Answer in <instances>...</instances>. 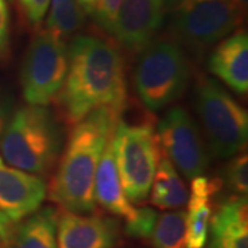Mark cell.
I'll use <instances>...</instances> for the list:
<instances>
[{
  "label": "cell",
  "mask_w": 248,
  "mask_h": 248,
  "mask_svg": "<svg viewBox=\"0 0 248 248\" xmlns=\"http://www.w3.org/2000/svg\"><path fill=\"white\" fill-rule=\"evenodd\" d=\"M117 115L110 108H98L73 124L66 149L47 189L50 200L63 211L89 214L95 210V171L115 131Z\"/></svg>",
  "instance_id": "7a4b0ae2"
},
{
  "label": "cell",
  "mask_w": 248,
  "mask_h": 248,
  "mask_svg": "<svg viewBox=\"0 0 248 248\" xmlns=\"http://www.w3.org/2000/svg\"><path fill=\"white\" fill-rule=\"evenodd\" d=\"M151 237L155 248H187L185 211L175 210L161 214Z\"/></svg>",
  "instance_id": "d6986e66"
},
{
  "label": "cell",
  "mask_w": 248,
  "mask_h": 248,
  "mask_svg": "<svg viewBox=\"0 0 248 248\" xmlns=\"http://www.w3.org/2000/svg\"><path fill=\"white\" fill-rule=\"evenodd\" d=\"M61 124L47 105H28L10 117L0 135L1 159L14 169L46 175L60 157Z\"/></svg>",
  "instance_id": "3957f363"
},
{
  "label": "cell",
  "mask_w": 248,
  "mask_h": 248,
  "mask_svg": "<svg viewBox=\"0 0 248 248\" xmlns=\"http://www.w3.org/2000/svg\"><path fill=\"white\" fill-rule=\"evenodd\" d=\"M208 248H248L247 196H232L222 202L210 222Z\"/></svg>",
  "instance_id": "5bb4252c"
},
{
  "label": "cell",
  "mask_w": 248,
  "mask_h": 248,
  "mask_svg": "<svg viewBox=\"0 0 248 248\" xmlns=\"http://www.w3.org/2000/svg\"><path fill=\"white\" fill-rule=\"evenodd\" d=\"M110 145L127 199L130 203H143L163 155L152 125L117 120Z\"/></svg>",
  "instance_id": "8992f818"
},
{
  "label": "cell",
  "mask_w": 248,
  "mask_h": 248,
  "mask_svg": "<svg viewBox=\"0 0 248 248\" xmlns=\"http://www.w3.org/2000/svg\"><path fill=\"white\" fill-rule=\"evenodd\" d=\"M119 234V223L112 218L68 211L58 215V248H113Z\"/></svg>",
  "instance_id": "7c38bea8"
},
{
  "label": "cell",
  "mask_w": 248,
  "mask_h": 248,
  "mask_svg": "<svg viewBox=\"0 0 248 248\" xmlns=\"http://www.w3.org/2000/svg\"><path fill=\"white\" fill-rule=\"evenodd\" d=\"M50 3L51 10L46 28L62 39L75 35L84 21V13L78 0H51Z\"/></svg>",
  "instance_id": "ffe728a7"
},
{
  "label": "cell",
  "mask_w": 248,
  "mask_h": 248,
  "mask_svg": "<svg viewBox=\"0 0 248 248\" xmlns=\"http://www.w3.org/2000/svg\"><path fill=\"white\" fill-rule=\"evenodd\" d=\"M190 79V65L184 50L169 40L151 42L142 50L134 83L142 104L161 110L182 97Z\"/></svg>",
  "instance_id": "277c9868"
},
{
  "label": "cell",
  "mask_w": 248,
  "mask_h": 248,
  "mask_svg": "<svg viewBox=\"0 0 248 248\" xmlns=\"http://www.w3.org/2000/svg\"><path fill=\"white\" fill-rule=\"evenodd\" d=\"M157 141L163 155L186 178L205 172L208 153L193 117L182 107L170 109L157 124Z\"/></svg>",
  "instance_id": "9c48e42d"
},
{
  "label": "cell",
  "mask_w": 248,
  "mask_h": 248,
  "mask_svg": "<svg viewBox=\"0 0 248 248\" xmlns=\"http://www.w3.org/2000/svg\"><path fill=\"white\" fill-rule=\"evenodd\" d=\"M236 156V155H234ZM225 182L234 195L248 193V159L247 155H239L231 160L225 172Z\"/></svg>",
  "instance_id": "7402d4cb"
},
{
  "label": "cell",
  "mask_w": 248,
  "mask_h": 248,
  "mask_svg": "<svg viewBox=\"0 0 248 248\" xmlns=\"http://www.w3.org/2000/svg\"><path fill=\"white\" fill-rule=\"evenodd\" d=\"M219 190V181L202 175L192 178L187 196L186 244L187 248H204L208 243L211 222V199Z\"/></svg>",
  "instance_id": "9a60e30c"
},
{
  "label": "cell",
  "mask_w": 248,
  "mask_h": 248,
  "mask_svg": "<svg viewBox=\"0 0 248 248\" xmlns=\"http://www.w3.org/2000/svg\"><path fill=\"white\" fill-rule=\"evenodd\" d=\"M58 94L62 113L71 124L98 108L120 113L127 87L119 50L99 37L76 36L68 47V71Z\"/></svg>",
  "instance_id": "6da1fadb"
},
{
  "label": "cell",
  "mask_w": 248,
  "mask_h": 248,
  "mask_svg": "<svg viewBox=\"0 0 248 248\" xmlns=\"http://www.w3.org/2000/svg\"><path fill=\"white\" fill-rule=\"evenodd\" d=\"M68 71L65 39L47 28L37 32L28 48L21 71V86L29 105H48L58 95Z\"/></svg>",
  "instance_id": "ba28073f"
},
{
  "label": "cell",
  "mask_w": 248,
  "mask_h": 248,
  "mask_svg": "<svg viewBox=\"0 0 248 248\" xmlns=\"http://www.w3.org/2000/svg\"><path fill=\"white\" fill-rule=\"evenodd\" d=\"M208 69L236 93L246 94L248 91L247 32L237 31L222 39L210 55Z\"/></svg>",
  "instance_id": "4fadbf2b"
},
{
  "label": "cell",
  "mask_w": 248,
  "mask_h": 248,
  "mask_svg": "<svg viewBox=\"0 0 248 248\" xmlns=\"http://www.w3.org/2000/svg\"><path fill=\"white\" fill-rule=\"evenodd\" d=\"M13 229H14V222L0 210V248H6L9 246Z\"/></svg>",
  "instance_id": "4316f807"
},
{
  "label": "cell",
  "mask_w": 248,
  "mask_h": 248,
  "mask_svg": "<svg viewBox=\"0 0 248 248\" xmlns=\"http://www.w3.org/2000/svg\"><path fill=\"white\" fill-rule=\"evenodd\" d=\"M80 9L83 10L84 14L94 16L95 13V6H97V0H78Z\"/></svg>",
  "instance_id": "83f0119b"
},
{
  "label": "cell",
  "mask_w": 248,
  "mask_h": 248,
  "mask_svg": "<svg viewBox=\"0 0 248 248\" xmlns=\"http://www.w3.org/2000/svg\"><path fill=\"white\" fill-rule=\"evenodd\" d=\"M51 0H19L21 9L32 25H39L46 17Z\"/></svg>",
  "instance_id": "cb8c5ba5"
},
{
  "label": "cell",
  "mask_w": 248,
  "mask_h": 248,
  "mask_svg": "<svg viewBox=\"0 0 248 248\" xmlns=\"http://www.w3.org/2000/svg\"><path fill=\"white\" fill-rule=\"evenodd\" d=\"M239 6H246V3H247V0H234Z\"/></svg>",
  "instance_id": "f1b7e54d"
},
{
  "label": "cell",
  "mask_w": 248,
  "mask_h": 248,
  "mask_svg": "<svg viewBox=\"0 0 248 248\" xmlns=\"http://www.w3.org/2000/svg\"><path fill=\"white\" fill-rule=\"evenodd\" d=\"M14 226L7 248H58V213L53 207L39 208Z\"/></svg>",
  "instance_id": "e0dca14e"
},
{
  "label": "cell",
  "mask_w": 248,
  "mask_h": 248,
  "mask_svg": "<svg viewBox=\"0 0 248 248\" xmlns=\"http://www.w3.org/2000/svg\"><path fill=\"white\" fill-rule=\"evenodd\" d=\"M6 248H7V247H6Z\"/></svg>",
  "instance_id": "f546056e"
},
{
  "label": "cell",
  "mask_w": 248,
  "mask_h": 248,
  "mask_svg": "<svg viewBox=\"0 0 248 248\" xmlns=\"http://www.w3.org/2000/svg\"><path fill=\"white\" fill-rule=\"evenodd\" d=\"M241 21V6L234 0H178L172 32L193 51L221 42Z\"/></svg>",
  "instance_id": "52a82bcc"
},
{
  "label": "cell",
  "mask_w": 248,
  "mask_h": 248,
  "mask_svg": "<svg viewBox=\"0 0 248 248\" xmlns=\"http://www.w3.org/2000/svg\"><path fill=\"white\" fill-rule=\"evenodd\" d=\"M120 4L122 0H97L94 17L99 24V27L110 35H113L116 17Z\"/></svg>",
  "instance_id": "603a6c76"
},
{
  "label": "cell",
  "mask_w": 248,
  "mask_h": 248,
  "mask_svg": "<svg viewBox=\"0 0 248 248\" xmlns=\"http://www.w3.org/2000/svg\"><path fill=\"white\" fill-rule=\"evenodd\" d=\"M195 102L214 155L223 159L243 151L248 138L247 110L208 76L197 81Z\"/></svg>",
  "instance_id": "5b68a950"
},
{
  "label": "cell",
  "mask_w": 248,
  "mask_h": 248,
  "mask_svg": "<svg viewBox=\"0 0 248 248\" xmlns=\"http://www.w3.org/2000/svg\"><path fill=\"white\" fill-rule=\"evenodd\" d=\"M13 108H14L13 97L6 90L0 89V135L13 115Z\"/></svg>",
  "instance_id": "484cf974"
},
{
  "label": "cell",
  "mask_w": 248,
  "mask_h": 248,
  "mask_svg": "<svg viewBox=\"0 0 248 248\" xmlns=\"http://www.w3.org/2000/svg\"><path fill=\"white\" fill-rule=\"evenodd\" d=\"M167 0H122L113 36L130 51L140 53L163 22Z\"/></svg>",
  "instance_id": "30bf717a"
},
{
  "label": "cell",
  "mask_w": 248,
  "mask_h": 248,
  "mask_svg": "<svg viewBox=\"0 0 248 248\" xmlns=\"http://www.w3.org/2000/svg\"><path fill=\"white\" fill-rule=\"evenodd\" d=\"M10 48V17L6 0H0V60H3Z\"/></svg>",
  "instance_id": "d4e9b609"
},
{
  "label": "cell",
  "mask_w": 248,
  "mask_h": 248,
  "mask_svg": "<svg viewBox=\"0 0 248 248\" xmlns=\"http://www.w3.org/2000/svg\"><path fill=\"white\" fill-rule=\"evenodd\" d=\"M159 214L151 207L135 208L134 215L125 221L124 232L134 239H149L156 226Z\"/></svg>",
  "instance_id": "44dd1931"
},
{
  "label": "cell",
  "mask_w": 248,
  "mask_h": 248,
  "mask_svg": "<svg viewBox=\"0 0 248 248\" xmlns=\"http://www.w3.org/2000/svg\"><path fill=\"white\" fill-rule=\"evenodd\" d=\"M151 203L161 210H179L187 202L189 190L174 164L161 155L151 186Z\"/></svg>",
  "instance_id": "ac0fdd59"
},
{
  "label": "cell",
  "mask_w": 248,
  "mask_h": 248,
  "mask_svg": "<svg viewBox=\"0 0 248 248\" xmlns=\"http://www.w3.org/2000/svg\"><path fill=\"white\" fill-rule=\"evenodd\" d=\"M47 185L39 175L14 169L0 157V210L13 222L42 207Z\"/></svg>",
  "instance_id": "8fae6325"
},
{
  "label": "cell",
  "mask_w": 248,
  "mask_h": 248,
  "mask_svg": "<svg viewBox=\"0 0 248 248\" xmlns=\"http://www.w3.org/2000/svg\"><path fill=\"white\" fill-rule=\"evenodd\" d=\"M113 135V134H112ZM112 140V137H110ZM110 140L108 141L102 156L98 163L95 178H94V197L107 211L122 217L125 221L130 219L135 213V207L130 203L124 193L120 175L116 167Z\"/></svg>",
  "instance_id": "2e32d148"
}]
</instances>
